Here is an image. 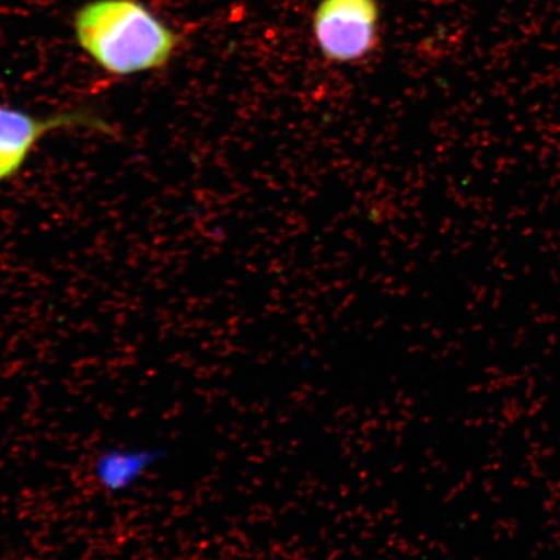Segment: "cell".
Here are the masks:
<instances>
[{
    "instance_id": "cell-1",
    "label": "cell",
    "mask_w": 560,
    "mask_h": 560,
    "mask_svg": "<svg viewBox=\"0 0 560 560\" xmlns=\"http://www.w3.org/2000/svg\"><path fill=\"white\" fill-rule=\"evenodd\" d=\"M74 39L97 68L115 77L171 65L180 37L140 0H90L73 13Z\"/></svg>"
},
{
    "instance_id": "cell-2",
    "label": "cell",
    "mask_w": 560,
    "mask_h": 560,
    "mask_svg": "<svg viewBox=\"0 0 560 560\" xmlns=\"http://www.w3.org/2000/svg\"><path fill=\"white\" fill-rule=\"evenodd\" d=\"M381 7L377 0H320L313 12L315 46L332 65H353L380 45Z\"/></svg>"
},
{
    "instance_id": "cell-3",
    "label": "cell",
    "mask_w": 560,
    "mask_h": 560,
    "mask_svg": "<svg viewBox=\"0 0 560 560\" xmlns=\"http://www.w3.org/2000/svg\"><path fill=\"white\" fill-rule=\"evenodd\" d=\"M61 129H89L103 135L115 132L109 122L86 107L37 116L0 104V185L23 170L42 139Z\"/></svg>"
},
{
    "instance_id": "cell-4",
    "label": "cell",
    "mask_w": 560,
    "mask_h": 560,
    "mask_svg": "<svg viewBox=\"0 0 560 560\" xmlns=\"http://www.w3.org/2000/svg\"><path fill=\"white\" fill-rule=\"evenodd\" d=\"M164 455L152 446H110L95 455L91 478L104 494L124 495L136 489Z\"/></svg>"
}]
</instances>
